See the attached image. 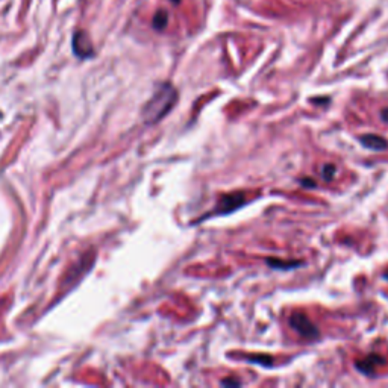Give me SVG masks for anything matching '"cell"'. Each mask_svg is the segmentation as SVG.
I'll return each instance as SVG.
<instances>
[{
  "mask_svg": "<svg viewBox=\"0 0 388 388\" xmlns=\"http://www.w3.org/2000/svg\"><path fill=\"white\" fill-rule=\"evenodd\" d=\"M360 141L363 143V146H366L367 149H372V150L387 149V141L382 137H378V135H364V137L360 138Z\"/></svg>",
  "mask_w": 388,
  "mask_h": 388,
  "instance_id": "cell-5",
  "label": "cell"
},
{
  "mask_svg": "<svg viewBox=\"0 0 388 388\" xmlns=\"http://www.w3.org/2000/svg\"><path fill=\"white\" fill-rule=\"evenodd\" d=\"M167 12H164V11H159L156 15H155V18H153V27L156 29V30H161V29H164L166 26H167Z\"/></svg>",
  "mask_w": 388,
  "mask_h": 388,
  "instance_id": "cell-6",
  "label": "cell"
},
{
  "mask_svg": "<svg viewBox=\"0 0 388 388\" xmlns=\"http://www.w3.org/2000/svg\"><path fill=\"white\" fill-rule=\"evenodd\" d=\"M244 202H246V196L243 193L226 194L220 199L214 214H229L235 211L237 208H240Z\"/></svg>",
  "mask_w": 388,
  "mask_h": 388,
  "instance_id": "cell-3",
  "label": "cell"
},
{
  "mask_svg": "<svg viewBox=\"0 0 388 388\" xmlns=\"http://www.w3.org/2000/svg\"><path fill=\"white\" fill-rule=\"evenodd\" d=\"M302 185H305V187H315L312 179H302Z\"/></svg>",
  "mask_w": 388,
  "mask_h": 388,
  "instance_id": "cell-9",
  "label": "cell"
},
{
  "mask_svg": "<svg viewBox=\"0 0 388 388\" xmlns=\"http://www.w3.org/2000/svg\"><path fill=\"white\" fill-rule=\"evenodd\" d=\"M381 118L384 120V123H388V108H384L381 112Z\"/></svg>",
  "mask_w": 388,
  "mask_h": 388,
  "instance_id": "cell-10",
  "label": "cell"
},
{
  "mask_svg": "<svg viewBox=\"0 0 388 388\" xmlns=\"http://www.w3.org/2000/svg\"><path fill=\"white\" fill-rule=\"evenodd\" d=\"M178 100V93L170 84H163L156 88L155 94L146 103L143 109V118L146 123H158L166 117Z\"/></svg>",
  "mask_w": 388,
  "mask_h": 388,
  "instance_id": "cell-1",
  "label": "cell"
},
{
  "mask_svg": "<svg viewBox=\"0 0 388 388\" xmlns=\"http://www.w3.org/2000/svg\"><path fill=\"white\" fill-rule=\"evenodd\" d=\"M291 326L294 331H297V334L303 338H308V340H315L320 334H318V329L312 325V321L305 315V314H300V312H296L293 314L290 318Z\"/></svg>",
  "mask_w": 388,
  "mask_h": 388,
  "instance_id": "cell-2",
  "label": "cell"
},
{
  "mask_svg": "<svg viewBox=\"0 0 388 388\" xmlns=\"http://www.w3.org/2000/svg\"><path fill=\"white\" fill-rule=\"evenodd\" d=\"M220 384H221V385H224V387H229V385L240 387V385H241V382H240V381H237V379H224V381H221Z\"/></svg>",
  "mask_w": 388,
  "mask_h": 388,
  "instance_id": "cell-8",
  "label": "cell"
},
{
  "mask_svg": "<svg viewBox=\"0 0 388 388\" xmlns=\"http://www.w3.org/2000/svg\"><path fill=\"white\" fill-rule=\"evenodd\" d=\"M385 360L376 353H372L369 357H366L364 360L357 361V369L364 373V375H373L376 372V369H379L381 366H384Z\"/></svg>",
  "mask_w": 388,
  "mask_h": 388,
  "instance_id": "cell-4",
  "label": "cell"
},
{
  "mask_svg": "<svg viewBox=\"0 0 388 388\" xmlns=\"http://www.w3.org/2000/svg\"><path fill=\"white\" fill-rule=\"evenodd\" d=\"M335 173H337V169H335L332 164H325V166L321 167V170H320V175H321V178H323L326 182L332 181L334 176H335Z\"/></svg>",
  "mask_w": 388,
  "mask_h": 388,
  "instance_id": "cell-7",
  "label": "cell"
}]
</instances>
